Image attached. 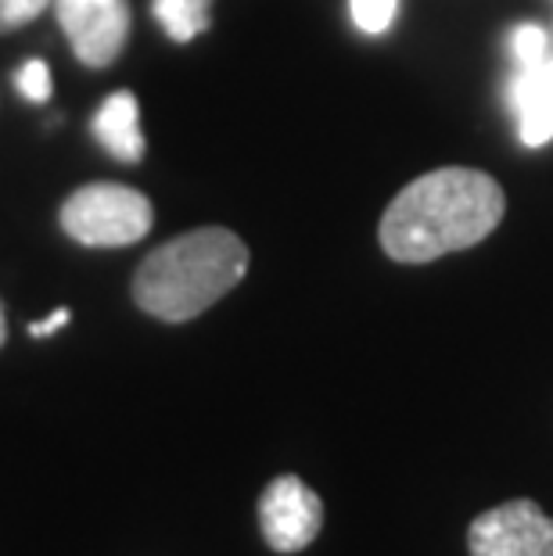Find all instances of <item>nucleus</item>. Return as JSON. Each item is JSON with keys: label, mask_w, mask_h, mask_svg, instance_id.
I'll return each instance as SVG.
<instances>
[{"label": "nucleus", "mask_w": 553, "mask_h": 556, "mask_svg": "<svg viewBox=\"0 0 553 556\" xmlns=\"http://www.w3.org/2000/svg\"><path fill=\"white\" fill-rule=\"evenodd\" d=\"M507 198L489 173L445 165L406 184L381 216V248L406 266L435 263L486 241L500 227Z\"/></svg>", "instance_id": "obj_1"}, {"label": "nucleus", "mask_w": 553, "mask_h": 556, "mask_svg": "<svg viewBox=\"0 0 553 556\" xmlns=\"http://www.w3.org/2000/svg\"><path fill=\"white\" fill-rule=\"evenodd\" d=\"M249 274V244L227 227H198L159 244L134 274V302L162 324H187Z\"/></svg>", "instance_id": "obj_2"}, {"label": "nucleus", "mask_w": 553, "mask_h": 556, "mask_svg": "<svg viewBox=\"0 0 553 556\" xmlns=\"http://www.w3.org/2000/svg\"><path fill=\"white\" fill-rule=\"evenodd\" d=\"M62 230L87 248H126L148 238L155 208L148 194L126 184H87L65 198Z\"/></svg>", "instance_id": "obj_3"}, {"label": "nucleus", "mask_w": 553, "mask_h": 556, "mask_svg": "<svg viewBox=\"0 0 553 556\" xmlns=\"http://www.w3.org/2000/svg\"><path fill=\"white\" fill-rule=\"evenodd\" d=\"M470 556H553V517L532 500L478 514L467 531Z\"/></svg>", "instance_id": "obj_4"}, {"label": "nucleus", "mask_w": 553, "mask_h": 556, "mask_svg": "<svg viewBox=\"0 0 553 556\" xmlns=\"http://www.w3.org/2000/svg\"><path fill=\"white\" fill-rule=\"evenodd\" d=\"M259 528L274 553H302L324 528V503L299 475L274 478L259 495Z\"/></svg>", "instance_id": "obj_5"}, {"label": "nucleus", "mask_w": 553, "mask_h": 556, "mask_svg": "<svg viewBox=\"0 0 553 556\" xmlns=\"http://www.w3.org/2000/svg\"><path fill=\"white\" fill-rule=\"evenodd\" d=\"M58 26L73 54L90 68H109L129 40V0H54Z\"/></svg>", "instance_id": "obj_6"}, {"label": "nucleus", "mask_w": 553, "mask_h": 556, "mask_svg": "<svg viewBox=\"0 0 553 556\" xmlns=\"http://www.w3.org/2000/svg\"><path fill=\"white\" fill-rule=\"evenodd\" d=\"M511 112L517 119V137L525 148H543L553 140V51L546 62L514 68L511 87Z\"/></svg>", "instance_id": "obj_7"}, {"label": "nucleus", "mask_w": 553, "mask_h": 556, "mask_svg": "<svg viewBox=\"0 0 553 556\" xmlns=\"http://www.w3.org/2000/svg\"><path fill=\"white\" fill-rule=\"evenodd\" d=\"M90 129L112 159H120L126 165H137L144 159L148 144H144V129H140V104L129 90H115L112 98H104L101 109L93 112Z\"/></svg>", "instance_id": "obj_8"}, {"label": "nucleus", "mask_w": 553, "mask_h": 556, "mask_svg": "<svg viewBox=\"0 0 553 556\" xmlns=\"http://www.w3.org/2000/svg\"><path fill=\"white\" fill-rule=\"evenodd\" d=\"M151 11L176 43H191L213 22V0H151Z\"/></svg>", "instance_id": "obj_9"}, {"label": "nucleus", "mask_w": 553, "mask_h": 556, "mask_svg": "<svg viewBox=\"0 0 553 556\" xmlns=\"http://www.w3.org/2000/svg\"><path fill=\"white\" fill-rule=\"evenodd\" d=\"M507 47H511L514 68L539 65V62H546V58H550V37H546V29H539V26H517L511 33Z\"/></svg>", "instance_id": "obj_10"}, {"label": "nucleus", "mask_w": 553, "mask_h": 556, "mask_svg": "<svg viewBox=\"0 0 553 556\" xmlns=\"http://www.w3.org/2000/svg\"><path fill=\"white\" fill-rule=\"evenodd\" d=\"M399 0H349V15L356 22L360 33L367 37H381L388 33V26L395 22Z\"/></svg>", "instance_id": "obj_11"}, {"label": "nucleus", "mask_w": 553, "mask_h": 556, "mask_svg": "<svg viewBox=\"0 0 553 556\" xmlns=\"http://www.w3.org/2000/svg\"><path fill=\"white\" fill-rule=\"evenodd\" d=\"M15 87L26 101L47 104L51 101V90H54L51 87V68H47V62H40V58H29V62L15 73Z\"/></svg>", "instance_id": "obj_12"}, {"label": "nucleus", "mask_w": 553, "mask_h": 556, "mask_svg": "<svg viewBox=\"0 0 553 556\" xmlns=\"http://www.w3.org/2000/svg\"><path fill=\"white\" fill-rule=\"evenodd\" d=\"M51 4L54 0H0V33L29 26V22L40 18Z\"/></svg>", "instance_id": "obj_13"}, {"label": "nucleus", "mask_w": 553, "mask_h": 556, "mask_svg": "<svg viewBox=\"0 0 553 556\" xmlns=\"http://www.w3.org/2000/svg\"><path fill=\"white\" fill-rule=\"evenodd\" d=\"M65 324H68V309H58L47 319H40V324H29V334L33 338H47V334H54V330H62Z\"/></svg>", "instance_id": "obj_14"}, {"label": "nucleus", "mask_w": 553, "mask_h": 556, "mask_svg": "<svg viewBox=\"0 0 553 556\" xmlns=\"http://www.w3.org/2000/svg\"><path fill=\"white\" fill-rule=\"evenodd\" d=\"M8 341V319H4V305H0V345Z\"/></svg>", "instance_id": "obj_15"}]
</instances>
